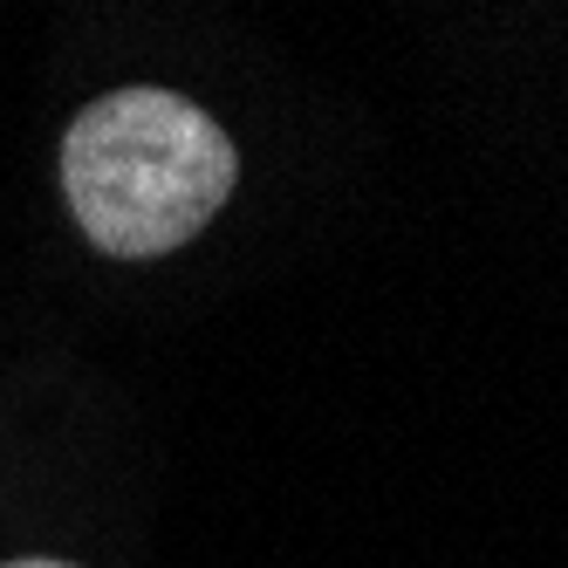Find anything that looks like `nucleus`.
Here are the masks:
<instances>
[{
  "mask_svg": "<svg viewBox=\"0 0 568 568\" xmlns=\"http://www.w3.org/2000/svg\"><path fill=\"white\" fill-rule=\"evenodd\" d=\"M240 179L226 131L172 90H110L62 138L69 213L110 261H158L206 226Z\"/></svg>",
  "mask_w": 568,
  "mask_h": 568,
  "instance_id": "obj_1",
  "label": "nucleus"
},
{
  "mask_svg": "<svg viewBox=\"0 0 568 568\" xmlns=\"http://www.w3.org/2000/svg\"><path fill=\"white\" fill-rule=\"evenodd\" d=\"M0 568H75V561H42L34 555V561H0Z\"/></svg>",
  "mask_w": 568,
  "mask_h": 568,
  "instance_id": "obj_2",
  "label": "nucleus"
}]
</instances>
